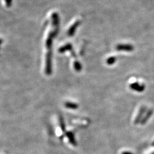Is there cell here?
I'll return each mask as SVG.
<instances>
[{
	"instance_id": "5",
	"label": "cell",
	"mask_w": 154,
	"mask_h": 154,
	"mask_svg": "<svg viewBox=\"0 0 154 154\" xmlns=\"http://www.w3.org/2000/svg\"><path fill=\"white\" fill-rule=\"evenodd\" d=\"M153 114V110H150L147 113V114L145 115V117L143 118V119H142L140 123L142 125H145V123L147 122V120L151 117L152 115Z\"/></svg>"
},
{
	"instance_id": "3",
	"label": "cell",
	"mask_w": 154,
	"mask_h": 154,
	"mask_svg": "<svg viewBox=\"0 0 154 154\" xmlns=\"http://www.w3.org/2000/svg\"><path fill=\"white\" fill-rule=\"evenodd\" d=\"M117 50H124L127 51H131L134 50V46L131 45H118L116 46Z\"/></svg>"
},
{
	"instance_id": "7",
	"label": "cell",
	"mask_w": 154,
	"mask_h": 154,
	"mask_svg": "<svg viewBox=\"0 0 154 154\" xmlns=\"http://www.w3.org/2000/svg\"></svg>"
},
{
	"instance_id": "2",
	"label": "cell",
	"mask_w": 154,
	"mask_h": 154,
	"mask_svg": "<svg viewBox=\"0 0 154 154\" xmlns=\"http://www.w3.org/2000/svg\"><path fill=\"white\" fill-rule=\"evenodd\" d=\"M146 110V107L145 106H143L140 108V110H139V112L138 114V116H136V119L135 120V124H138V123L140 122L141 120H142V118L143 116L144 113H145V111Z\"/></svg>"
},
{
	"instance_id": "4",
	"label": "cell",
	"mask_w": 154,
	"mask_h": 154,
	"mask_svg": "<svg viewBox=\"0 0 154 154\" xmlns=\"http://www.w3.org/2000/svg\"><path fill=\"white\" fill-rule=\"evenodd\" d=\"M80 24V22L79 21H76L74 25H73L68 30V35L69 36H73L75 30H76V29L77 28V27L79 26V25Z\"/></svg>"
},
{
	"instance_id": "1",
	"label": "cell",
	"mask_w": 154,
	"mask_h": 154,
	"mask_svg": "<svg viewBox=\"0 0 154 154\" xmlns=\"http://www.w3.org/2000/svg\"><path fill=\"white\" fill-rule=\"evenodd\" d=\"M130 87L138 92H143L145 89V86L144 85H140L139 83H134L130 85Z\"/></svg>"
},
{
	"instance_id": "6",
	"label": "cell",
	"mask_w": 154,
	"mask_h": 154,
	"mask_svg": "<svg viewBox=\"0 0 154 154\" xmlns=\"http://www.w3.org/2000/svg\"><path fill=\"white\" fill-rule=\"evenodd\" d=\"M5 2H6V5L7 7H10L11 5V2H12V0H5Z\"/></svg>"
}]
</instances>
